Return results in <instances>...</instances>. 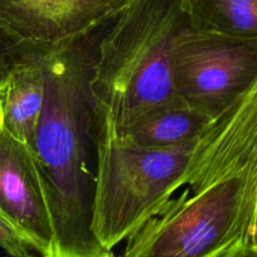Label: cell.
Listing matches in <instances>:
<instances>
[{
  "mask_svg": "<svg viewBox=\"0 0 257 257\" xmlns=\"http://www.w3.org/2000/svg\"><path fill=\"white\" fill-rule=\"evenodd\" d=\"M0 248L13 257L38 255L25 236L0 212Z\"/></svg>",
  "mask_w": 257,
  "mask_h": 257,
  "instance_id": "4fadbf2b",
  "label": "cell"
},
{
  "mask_svg": "<svg viewBox=\"0 0 257 257\" xmlns=\"http://www.w3.org/2000/svg\"><path fill=\"white\" fill-rule=\"evenodd\" d=\"M13 63L10 62L9 58L0 50V92L7 85L8 79H9L10 70H12Z\"/></svg>",
  "mask_w": 257,
  "mask_h": 257,
  "instance_id": "5bb4252c",
  "label": "cell"
},
{
  "mask_svg": "<svg viewBox=\"0 0 257 257\" xmlns=\"http://www.w3.org/2000/svg\"><path fill=\"white\" fill-rule=\"evenodd\" d=\"M228 180L238 182V207L225 257H248L257 217V77L200 136L176 190L197 193Z\"/></svg>",
  "mask_w": 257,
  "mask_h": 257,
  "instance_id": "277c9868",
  "label": "cell"
},
{
  "mask_svg": "<svg viewBox=\"0 0 257 257\" xmlns=\"http://www.w3.org/2000/svg\"><path fill=\"white\" fill-rule=\"evenodd\" d=\"M131 0H64L67 35L72 40L89 35L103 23L114 19Z\"/></svg>",
  "mask_w": 257,
  "mask_h": 257,
  "instance_id": "7c38bea8",
  "label": "cell"
},
{
  "mask_svg": "<svg viewBox=\"0 0 257 257\" xmlns=\"http://www.w3.org/2000/svg\"><path fill=\"white\" fill-rule=\"evenodd\" d=\"M0 212L35 252L55 257V231L32 147L15 137L0 114Z\"/></svg>",
  "mask_w": 257,
  "mask_h": 257,
  "instance_id": "52a82bcc",
  "label": "cell"
},
{
  "mask_svg": "<svg viewBox=\"0 0 257 257\" xmlns=\"http://www.w3.org/2000/svg\"><path fill=\"white\" fill-rule=\"evenodd\" d=\"M238 182L187 187L127 238V257H225L236 223Z\"/></svg>",
  "mask_w": 257,
  "mask_h": 257,
  "instance_id": "5b68a950",
  "label": "cell"
},
{
  "mask_svg": "<svg viewBox=\"0 0 257 257\" xmlns=\"http://www.w3.org/2000/svg\"><path fill=\"white\" fill-rule=\"evenodd\" d=\"M191 25L236 38H257V0H187Z\"/></svg>",
  "mask_w": 257,
  "mask_h": 257,
  "instance_id": "8fae6325",
  "label": "cell"
},
{
  "mask_svg": "<svg viewBox=\"0 0 257 257\" xmlns=\"http://www.w3.org/2000/svg\"><path fill=\"white\" fill-rule=\"evenodd\" d=\"M89 35L64 43L45 64V99L32 150L55 231V257H109L92 232L95 140Z\"/></svg>",
  "mask_w": 257,
  "mask_h": 257,
  "instance_id": "6da1fadb",
  "label": "cell"
},
{
  "mask_svg": "<svg viewBox=\"0 0 257 257\" xmlns=\"http://www.w3.org/2000/svg\"><path fill=\"white\" fill-rule=\"evenodd\" d=\"M256 247H257V217H256V225H255V243H253L252 248H251L250 255H248V257H251V255H252V252H253V250H255Z\"/></svg>",
  "mask_w": 257,
  "mask_h": 257,
  "instance_id": "9a60e30c",
  "label": "cell"
},
{
  "mask_svg": "<svg viewBox=\"0 0 257 257\" xmlns=\"http://www.w3.org/2000/svg\"><path fill=\"white\" fill-rule=\"evenodd\" d=\"M257 77V38H236L188 25L173 55L178 98L217 117Z\"/></svg>",
  "mask_w": 257,
  "mask_h": 257,
  "instance_id": "8992f818",
  "label": "cell"
},
{
  "mask_svg": "<svg viewBox=\"0 0 257 257\" xmlns=\"http://www.w3.org/2000/svg\"><path fill=\"white\" fill-rule=\"evenodd\" d=\"M68 42L64 0H0V50L13 64Z\"/></svg>",
  "mask_w": 257,
  "mask_h": 257,
  "instance_id": "ba28073f",
  "label": "cell"
},
{
  "mask_svg": "<svg viewBox=\"0 0 257 257\" xmlns=\"http://www.w3.org/2000/svg\"><path fill=\"white\" fill-rule=\"evenodd\" d=\"M99 42L93 65V131L127 137L155 108L173 102V55L191 24L187 0H131Z\"/></svg>",
  "mask_w": 257,
  "mask_h": 257,
  "instance_id": "7a4b0ae2",
  "label": "cell"
},
{
  "mask_svg": "<svg viewBox=\"0 0 257 257\" xmlns=\"http://www.w3.org/2000/svg\"><path fill=\"white\" fill-rule=\"evenodd\" d=\"M95 188L92 232L113 256L173 197L195 143L171 148L137 145L109 132L95 135Z\"/></svg>",
  "mask_w": 257,
  "mask_h": 257,
  "instance_id": "3957f363",
  "label": "cell"
},
{
  "mask_svg": "<svg viewBox=\"0 0 257 257\" xmlns=\"http://www.w3.org/2000/svg\"><path fill=\"white\" fill-rule=\"evenodd\" d=\"M211 120L212 118L177 98L143 115L127 137L145 147H178L197 142Z\"/></svg>",
  "mask_w": 257,
  "mask_h": 257,
  "instance_id": "30bf717a",
  "label": "cell"
},
{
  "mask_svg": "<svg viewBox=\"0 0 257 257\" xmlns=\"http://www.w3.org/2000/svg\"><path fill=\"white\" fill-rule=\"evenodd\" d=\"M50 53L15 62L7 85L0 92V114L4 124L30 147L44 105L45 64Z\"/></svg>",
  "mask_w": 257,
  "mask_h": 257,
  "instance_id": "9c48e42d",
  "label": "cell"
},
{
  "mask_svg": "<svg viewBox=\"0 0 257 257\" xmlns=\"http://www.w3.org/2000/svg\"><path fill=\"white\" fill-rule=\"evenodd\" d=\"M251 257H257V247L255 248V250H253V252H252V255H251Z\"/></svg>",
  "mask_w": 257,
  "mask_h": 257,
  "instance_id": "2e32d148",
  "label": "cell"
}]
</instances>
